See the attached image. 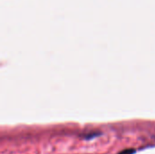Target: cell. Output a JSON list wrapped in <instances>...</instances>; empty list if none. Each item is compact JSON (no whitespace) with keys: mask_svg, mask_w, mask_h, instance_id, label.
Listing matches in <instances>:
<instances>
[{"mask_svg":"<svg viewBox=\"0 0 155 154\" xmlns=\"http://www.w3.org/2000/svg\"><path fill=\"white\" fill-rule=\"evenodd\" d=\"M101 133H88V134H86L84 138L85 139V140H91V139H94V138H95V137H97V136H99Z\"/></svg>","mask_w":155,"mask_h":154,"instance_id":"cell-1","label":"cell"},{"mask_svg":"<svg viewBox=\"0 0 155 154\" xmlns=\"http://www.w3.org/2000/svg\"><path fill=\"white\" fill-rule=\"evenodd\" d=\"M136 153V150L135 149H125L121 151L118 154H135Z\"/></svg>","mask_w":155,"mask_h":154,"instance_id":"cell-2","label":"cell"}]
</instances>
